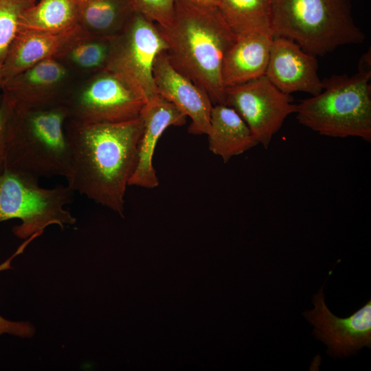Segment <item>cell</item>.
<instances>
[{
  "label": "cell",
  "mask_w": 371,
  "mask_h": 371,
  "mask_svg": "<svg viewBox=\"0 0 371 371\" xmlns=\"http://www.w3.org/2000/svg\"><path fill=\"white\" fill-rule=\"evenodd\" d=\"M153 74L157 94L191 119L188 132L207 135L214 105L208 94L171 63L166 52L157 56Z\"/></svg>",
  "instance_id": "cell-11"
},
{
  "label": "cell",
  "mask_w": 371,
  "mask_h": 371,
  "mask_svg": "<svg viewBox=\"0 0 371 371\" xmlns=\"http://www.w3.org/2000/svg\"><path fill=\"white\" fill-rule=\"evenodd\" d=\"M177 0H129L135 12L160 27H167L173 19Z\"/></svg>",
  "instance_id": "cell-23"
},
{
  "label": "cell",
  "mask_w": 371,
  "mask_h": 371,
  "mask_svg": "<svg viewBox=\"0 0 371 371\" xmlns=\"http://www.w3.org/2000/svg\"><path fill=\"white\" fill-rule=\"evenodd\" d=\"M192 5L204 8H218L221 0H181Z\"/></svg>",
  "instance_id": "cell-26"
},
{
  "label": "cell",
  "mask_w": 371,
  "mask_h": 371,
  "mask_svg": "<svg viewBox=\"0 0 371 371\" xmlns=\"http://www.w3.org/2000/svg\"><path fill=\"white\" fill-rule=\"evenodd\" d=\"M273 38L271 30L236 38L223 63L222 80L225 88L265 75Z\"/></svg>",
  "instance_id": "cell-16"
},
{
  "label": "cell",
  "mask_w": 371,
  "mask_h": 371,
  "mask_svg": "<svg viewBox=\"0 0 371 371\" xmlns=\"http://www.w3.org/2000/svg\"><path fill=\"white\" fill-rule=\"evenodd\" d=\"M370 79L371 74L358 71L322 80L320 93L297 104L298 122L321 135L370 142Z\"/></svg>",
  "instance_id": "cell-5"
},
{
  "label": "cell",
  "mask_w": 371,
  "mask_h": 371,
  "mask_svg": "<svg viewBox=\"0 0 371 371\" xmlns=\"http://www.w3.org/2000/svg\"><path fill=\"white\" fill-rule=\"evenodd\" d=\"M144 128L139 144L137 165L128 186L152 189L159 184L153 165L157 141L171 126H182L187 116L172 103L157 95L146 102L140 113Z\"/></svg>",
  "instance_id": "cell-14"
},
{
  "label": "cell",
  "mask_w": 371,
  "mask_h": 371,
  "mask_svg": "<svg viewBox=\"0 0 371 371\" xmlns=\"http://www.w3.org/2000/svg\"><path fill=\"white\" fill-rule=\"evenodd\" d=\"M113 38L85 34L74 41L58 58L83 71L98 72L108 65Z\"/></svg>",
  "instance_id": "cell-21"
},
{
  "label": "cell",
  "mask_w": 371,
  "mask_h": 371,
  "mask_svg": "<svg viewBox=\"0 0 371 371\" xmlns=\"http://www.w3.org/2000/svg\"><path fill=\"white\" fill-rule=\"evenodd\" d=\"M317 71L315 56L290 39L274 36L265 76L279 90L315 95L323 89Z\"/></svg>",
  "instance_id": "cell-13"
},
{
  "label": "cell",
  "mask_w": 371,
  "mask_h": 371,
  "mask_svg": "<svg viewBox=\"0 0 371 371\" xmlns=\"http://www.w3.org/2000/svg\"><path fill=\"white\" fill-rule=\"evenodd\" d=\"M65 128L71 150L67 186L124 217L125 193L144 128L142 117L94 124L69 120Z\"/></svg>",
  "instance_id": "cell-1"
},
{
  "label": "cell",
  "mask_w": 371,
  "mask_h": 371,
  "mask_svg": "<svg viewBox=\"0 0 371 371\" xmlns=\"http://www.w3.org/2000/svg\"><path fill=\"white\" fill-rule=\"evenodd\" d=\"M67 119L63 104L36 109L14 106L7 126L5 170L37 179L66 178L71 168Z\"/></svg>",
  "instance_id": "cell-3"
},
{
  "label": "cell",
  "mask_w": 371,
  "mask_h": 371,
  "mask_svg": "<svg viewBox=\"0 0 371 371\" xmlns=\"http://www.w3.org/2000/svg\"><path fill=\"white\" fill-rule=\"evenodd\" d=\"M4 82V78L3 75L2 64L0 63V90H2L3 84Z\"/></svg>",
  "instance_id": "cell-28"
},
{
  "label": "cell",
  "mask_w": 371,
  "mask_h": 371,
  "mask_svg": "<svg viewBox=\"0 0 371 371\" xmlns=\"http://www.w3.org/2000/svg\"><path fill=\"white\" fill-rule=\"evenodd\" d=\"M78 26L76 0H39L21 14L20 30L60 33Z\"/></svg>",
  "instance_id": "cell-19"
},
{
  "label": "cell",
  "mask_w": 371,
  "mask_h": 371,
  "mask_svg": "<svg viewBox=\"0 0 371 371\" xmlns=\"http://www.w3.org/2000/svg\"><path fill=\"white\" fill-rule=\"evenodd\" d=\"M85 34L79 25L60 33L19 30L2 63L4 80L45 60L58 59Z\"/></svg>",
  "instance_id": "cell-15"
},
{
  "label": "cell",
  "mask_w": 371,
  "mask_h": 371,
  "mask_svg": "<svg viewBox=\"0 0 371 371\" xmlns=\"http://www.w3.org/2000/svg\"><path fill=\"white\" fill-rule=\"evenodd\" d=\"M144 98L122 76L106 68L95 72L63 104L68 120L85 124L115 123L138 117Z\"/></svg>",
  "instance_id": "cell-7"
},
{
  "label": "cell",
  "mask_w": 371,
  "mask_h": 371,
  "mask_svg": "<svg viewBox=\"0 0 371 371\" xmlns=\"http://www.w3.org/2000/svg\"><path fill=\"white\" fill-rule=\"evenodd\" d=\"M36 0H0V63L4 61L20 30L23 12Z\"/></svg>",
  "instance_id": "cell-22"
},
{
  "label": "cell",
  "mask_w": 371,
  "mask_h": 371,
  "mask_svg": "<svg viewBox=\"0 0 371 371\" xmlns=\"http://www.w3.org/2000/svg\"><path fill=\"white\" fill-rule=\"evenodd\" d=\"M370 58V51L367 52L361 56L358 66V71L371 74Z\"/></svg>",
  "instance_id": "cell-27"
},
{
  "label": "cell",
  "mask_w": 371,
  "mask_h": 371,
  "mask_svg": "<svg viewBox=\"0 0 371 371\" xmlns=\"http://www.w3.org/2000/svg\"><path fill=\"white\" fill-rule=\"evenodd\" d=\"M68 69L58 58L41 61L4 80L2 91L14 107L36 109L63 104Z\"/></svg>",
  "instance_id": "cell-12"
},
{
  "label": "cell",
  "mask_w": 371,
  "mask_h": 371,
  "mask_svg": "<svg viewBox=\"0 0 371 371\" xmlns=\"http://www.w3.org/2000/svg\"><path fill=\"white\" fill-rule=\"evenodd\" d=\"M220 13L236 37L271 29V3L267 0H221Z\"/></svg>",
  "instance_id": "cell-20"
},
{
  "label": "cell",
  "mask_w": 371,
  "mask_h": 371,
  "mask_svg": "<svg viewBox=\"0 0 371 371\" xmlns=\"http://www.w3.org/2000/svg\"><path fill=\"white\" fill-rule=\"evenodd\" d=\"M73 193L68 186L45 188L36 178L5 170L0 177V222L20 219L21 225L12 232L24 240L49 225H58L63 229L76 222L64 208L71 203Z\"/></svg>",
  "instance_id": "cell-6"
},
{
  "label": "cell",
  "mask_w": 371,
  "mask_h": 371,
  "mask_svg": "<svg viewBox=\"0 0 371 371\" xmlns=\"http://www.w3.org/2000/svg\"><path fill=\"white\" fill-rule=\"evenodd\" d=\"M313 304L315 308L304 315L314 326L315 336L328 346L329 355L346 357L363 346L370 348V300L350 316L340 318L326 306L322 287L313 297Z\"/></svg>",
  "instance_id": "cell-10"
},
{
  "label": "cell",
  "mask_w": 371,
  "mask_h": 371,
  "mask_svg": "<svg viewBox=\"0 0 371 371\" xmlns=\"http://www.w3.org/2000/svg\"><path fill=\"white\" fill-rule=\"evenodd\" d=\"M13 104L3 95L0 102V177L5 170L6 132L9 119L13 112Z\"/></svg>",
  "instance_id": "cell-25"
},
{
  "label": "cell",
  "mask_w": 371,
  "mask_h": 371,
  "mask_svg": "<svg viewBox=\"0 0 371 371\" xmlns=\"http://www.w3.org/2000/svg\"><path fill=\"white\" fill-rule=\"evenodd\" d=\"M42 234V232H36L25 239L24 242L17 248L15 252L3 262L0 264V271L11 269L12 268L11 262L13 259L22 254L26 247ZM34 333L35 328L30 322H13L8 320L0 315V335L8 333L19 337L27 338L32 337Z\"/></svg>",
  "instance_id": "cell-24"
},
{
  "label": "cell",
  "mask_w": 371,
  "mask_h": 371,
  "mask_svg": "<svg viewBox=\"0 0 371 371\" xmlns=\"http://www.w3.org/2000/svg\"><path fill=\"white\" fill-rule=\"evenodd\" d=\"M267 1H269V3H271V1H272L273 0H267Z\"/></svg>",
  "instance_id": "cell-29"
},
{
  "label": "cell",
  "mask_w": 371,
  "mask_h": 371,
  "mask_svg": "<svg viewBox=\"0 0 371 371\" xmlns=\"http://www.w3.org/2000/svg\"><path fill=\"white\" fill-rule=\"evenodd\" d=\"M78 23L87 34L114 38L135 12L129 0H76Z\"/></svg>",
  "instance_id": "cell-18"
},
{
  "label": "cell",
  "mask_w": 371,
  "mask_h": 371,
  "mask_svg": "<svg viewBox=\"0 0 371 371\" xmlns=\"http://www.w3.org/2000/svg\"><path fill=\"white\" fill-rule=\"evenodd\" d=\"M271 29L274 36L290 39L315 56L365 39L350 0H273Z\"/></svg>",
  "instance_id": "cell-4"
},
{
  "label": "cell",
  "mask_w": 371,
  "mask_h": 371,
  "mask_svg": "<svg viewBox=\"0 0 371 371\" xmlns=\"http://www.w3.org/2000/svg\"><path fill=\"white\" fill-rule=\"evenodd\" d=\"M167 49L158 25L135 12L124 28L113 38L106 68L122 76L146 102L158 95L153 65L157 56Z\"/></svg>",
  "instance_id": "cell-8"
},
{
  "label": "cell",
  "mask_w": 371,
  "mask_h": 371,
  "mask_svg": "<svg viewBox=\"0 0 371 371\" xmlns=\"http://www.w3.org/2000/svg\"><path fill=\"white\" fill-rule=\"evenodd\" d=\"M158 27L168 45L171 63L202 88L213 104H224L223 63L236 37L218 8L177 0L171 23Z\"/></svg>",
  "instance_id": "cell-2"
},
{
  "label": "cell",
  "mask_w": 371,
  "mask_h": 371,
  "mask_svg": "<svg viewBox=\"0 0 371 371\" xmlns=\"http://www.w3.org/2000/svg\"><path fill=\"white\" fill-rule=\"evenodd\" d=\"M207 135L210 150L224 163L258 144L243 118L224 104L213 105Z\"/></svg>",
  "instance_id": "cell-17"
},
{
  "label": "cell",
  "mask_w": 371,
  "mask_h": 371,
  "mask_svg": "<svg viewBox=\"0 0 371 371\" xmlns=\"http://www.w3.org/2000/svg\"><path fill=\"white\" fill-rule=\"evenodd\" d=\"M224 104L238 113L265 148L297 108L291 95L279 90L265 76L226 87Z\"/></svg>",
  "instance_id": "cell-9"
}]
</instances>
